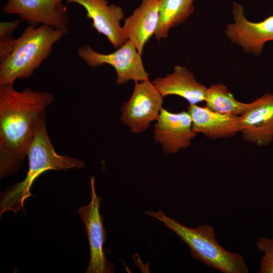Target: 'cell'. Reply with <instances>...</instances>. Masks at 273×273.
Segmentation results:
<instances>
[{
	"mask_svg": "<svg viewBox=\"0 0 273 273\" xmlns=\"http://www.w3.org/2000/svg\"><path fill=\"white\" fill-rule=\"evenodd\" d=\"M27 157L29 168L25 178L1 193V217L7 211H12L17 214L24 209V201L31 196L30 191L33 183L46 171L66 170L85 167L82 160L56 152L47 132L45 111L41 112L38 117Z\"/></svg>",
	"mask_w": 273,
	"mask_h": 273,
	"instance_id": "7a4b0ae2",
	"label": "cell"
},
{
	"mask_svg": "<svg viewBox=\"0 0 273 273\" xmlns=\"http://www.w3.org/2000/svg\"><path fill=\"white\" fill-rule=\"evenodd\" d=\"M243 139L258 147L273 142V93H266L251 103L250 107L239 116Z\"/></svg>",
	"mask_w": 273,
	"mask_h": 273,
	"instance_id": "8fae6325",
	"label": "cell"
},
{
	"mask_svg": "<svg viewBox=\"0 0 273 273\" xmlns=\"http://www.w3.org/2000/svg\"><path fill=\"white\" fill-rule=\"evenodd\" d=\"M67 33L47 25H28L17 38L12 53L0 63V85L13 84L17 79L31 77Z\"/></svg>",
	"mask_w": 273,
	"mask_h": 273,
	"instance_id": "3957f363",
	"label": "cell"
},
{
	"mask_svg": "<svg viewBox=\"0 0 273 273\" xmlns=\"http://www.w3.org/2000/svg\"><path fill=\"white\" fill-rule=\"evenodd\" d=\"M157 26L154 33L160 40L166 38L169 29L183 23L193 13V0H159Z\"/></svg>",
	"mask_w": 273,
	"mask_h": 273,
	"instance_id": "2e32d148",
	"label": "cell"
},
{
	"mask_svg": "<svg viewBox=\"0 0 273 273\" xmlns=\"http://www.w3.org/2000/svg\"><path fill=\"white\" fill-rule=\"evenodd\" d=\"M205 102L206 106L213 111L236 116L241 115L251 106V103L237 100L228 87L220 83L207 87Z\"/></svg>",
	"mask_w": 273,
	"mask_h": 273,
	"instance_id": "e0dca14e",
	"label": "cell"
},
{
	"mask_svg": "<svg viewBox=\"0 0 273 273\" xmlns=\"http://www.w3.org/2000/svg\"><path fill=\"white\" fill-rule=\"evenodd\" d=\"M48 92L0 85V178L16 173L32 142L40 113L53 102Z\"/></svg>",
	"mask_w": 273,
	"mask_h": 273,
	"instance_id": "6da1fadb",
	"label": "cell"
},
{
	"mask_svg": "<svg viewBox=\"0 0 273 273\" xmlns=\"http://www.w3.org/2000/svg\"><path fill=\"white\" fill-rule=\"evenodd\" d=\"M187 112L192 120L193 130L208 138H231L240 132L239 116L221 114L197 104H189Z\"/></svg>",
	"mask_w": 273,
	"mask_h": 273,
	"instance_id": "4fadbf2b",
	"label": "cell"
},
{
	"mask_svg": "<svg viewBox=\"0 0 273 273\" xmlns=\"http://www.w3.org/2000/svg\"><path fill=\"white\" fill-rule=\"evenodd\" d=\"M233 7L235 22L227 25V37L232 42L241 46L245 52L260 55L265 43L273 40V15L262 21L252 22L245 17L242 5L234 2Z\"/></svg>",
	"mask_w": 273,
	"mask_h": 273,
	"instance_id": "9c48e42d",
	"label": "cell"
},
{
	"mask_svg": "<svg viewBox=\"0 0 273 273\" xmlns=\"http://www.w3.org/2000/svg\"><path fill=\"white\" fill-rule=\"evenodd\" d=\"M63 0H8L2 11L18 15L28 25L40 24L68 31L70 23L67 6Z\"/></svg>",
	"mask_w": 273,
	"mask_h": 273,
	"instance_id": "ba28073f",
	"label": "cell"
},
{
	"mask_svg": "<svg viewBox=\"0 0 273 273\" xmlns=\"http://www.w3.org/2000/svg\"><path fill=\"white\" fill-rule=\"evenodd\" d=\"M95 181V177L92 176L90 179V202L78 210L86 229L90 248V259L86 272L112 273L115 271L113 265L106 258L104 253L106 231L100 213L101 198L97 195Z\"/></svg>",
	"mask_w": 273,
	"mask_h": 273,
	"instance_id": "52a82bcc",
	"label": "cell"
},
{
	"mask_svg": "<svg viewBox=\"0 0 273 273\" xmlns=\"http://www.w3.org/2000/svg\"><path fill=\"white\" fill-rule=\"evenodd\" d=\"M78 54L90 67L105 64L111 65L117 73V84H123L130 80L134 82L149 80V74L144 68L141 55L129 40L112 53L101 54L88 45H83L79 48Z\"/></svg>",
	"mask_w": 273,
	"mask_h": 273,
	"instance_id": "8992f818",
	"label": "cell"
},
{
	"mask_svg": "<svg viewBox=\"0 0 273 273\" xmlns=\"http://www.w3.org/2000/svg\"><path fill=\"white\" fill-rule=\"evenodd\" d=\"M68 4L76 3L84 8L86 16L93 20L92 26L99 33L104 35L118 49L128 39L120 22L124 18L122 8L115 5H108L107 0H67Z\"/></svg>",
	"mask_w": 273,
	"mask_h": 273,
	"instance_id": "7c38bea8",
	"label": "cell"
},
{
	"mask_svg": "<svg viewBox=\"0 0 273 273\" xmlns=\"http://www.w3.org/2000/svg\"><path fill=\"white\" fill-rule=\"evenodd\" d=\"M21 20L0 22V63L5 61L15 49L17 39L13 32L18 27Z\"/></svg>",
	"mask_w": 273,
	"mask_h": 273,
	"instance_id": "ac0fdd59",
	"label": "cell"
},
{
	"mask_svg": "<svg viewBox=\"0 0 273 273\" xmlns=\"http://www.w3.org/2000/svg\"><path fill=\"white\" fill-rule=\"evenodd\" d=\"M145 213L163 223L188 246L192 257L206 265L224 273H247L249 271L243 257L225 250L216 241L214 228L208 224L189 228L167 217L161 209Z\"/></svg>",
	"mask_w": 273,
	"mask_h": 273,
	"instance_id": "277c9868",
	"label": "cell"
},
{
	"mask_svg": "<svg viewBox=\"0 0 273 273\" xmlns=\"http://www.w3.org/2000/svg\"><path fill=\"white\" fill-rule=\"evenodd\" d=\"M163 98L149 79L135 81L130 98L121 108V121L131 133L145 131L153 121L157 120Z\"/></svg>",
	"mask_w": 273,
	"mask_h": 273,
	"instance_id": "5b68a950",
	"label": "cell"
},
{
	"mask_svg": "<svg viewBox=\"0 0 273 273\" xmlns=\"http://www.w3.org/2000/svg\"><path fill=\"white\" fill-rule=\"evenodd\" d=\"M197 134L187 111L174 113L162 108L154 126V138L165 153L173 154L189 147Z\"/></svg>",
	"mask_w": 273,
	"mask_h": 273,
	"instance_id": "30bf717a",
	"label": "cell"
},
{
	"mask_svg": "<svg viewBox=\"0 0 273 273\" xmlns=\"http://www.w3.org/2000/svg\"><path fill=\"white\" fill-rule=\"evenodd\" d=\"M258 249L264 253L260 262V273H273V238H260L257 243Z\"/></svg>",
	"mask_w": 273,
	"mask_h": 273,
	"instance_id": "d6986e66",
	"label": "cell"
},
{
	"mask_svg": "<svg viewBox=\"0 0 273 273\" xmlns=\"http://www.w3.org/2000/svg\"><path fill=\"white\" fill-rule=\"evenodd\" d=\"M159 7V0H142L140 6L124 19L122 26L124 33L141 55L145 44L155 33Z\"/></svg>",
	"mask_w": 273,
	"mask_h": 273,
	"instance_id": "9a60e30c",
	"label": "cell"
},
{
	"mask_svg": "<svg viewBox=\"0 0 273 273\" xmlns=\"http://www.w3.org/2000/svg\"><path fill=\"white\" fill-rule=\"evenodd\" d=\"M173 72L152 81L164 97L176 95L186 100L189 104L205 101L207 87L198 82L186 67L175 65Z\"/></svg>",
	"mask_w": 273,
	"mask_h": 273,
	"instance_id": "5bb4252c",
	"label": "cell"
}]
</instances>
